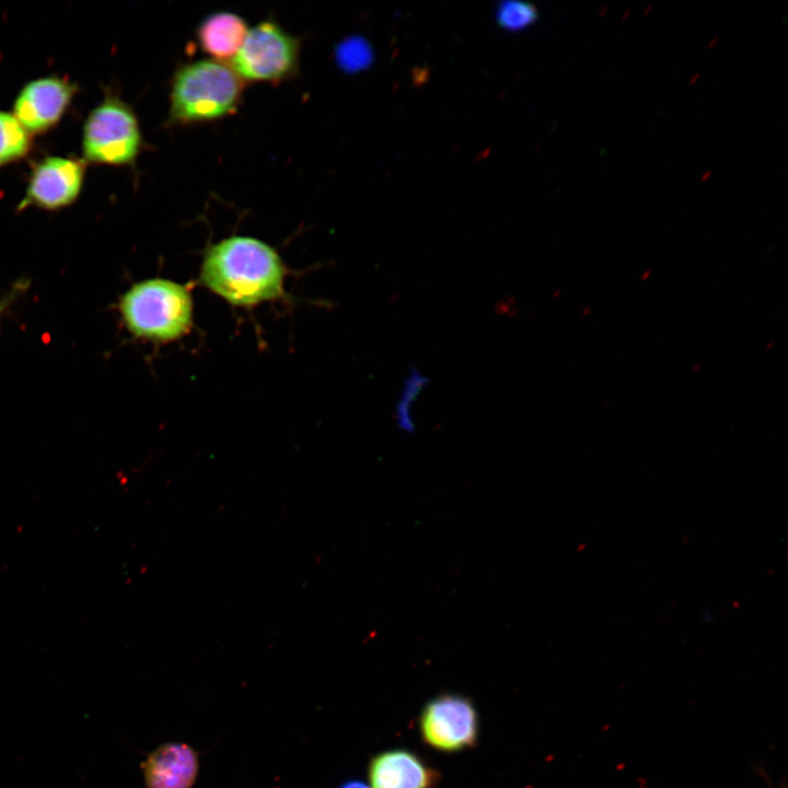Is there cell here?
<instances>
[{
    "instance_id": "1",
    "label": "cell",
    "mask_w": 788,
    "mask_h": 788,
    "mask_svg": "<svg viewBox=\"0 0 788 788\" xmlns=\"http://www.w3.org/2000/svg\"><path fill=\"white\" fill-rule=\"evenodd\" d=\"M285 267L278 253L251 236L234 235L211 245L204 255V285L234 305H255L283 292Z\"/></svg>"
},
{
    "instance_id": "2",
    "label": "cell",
    "mask_w": 788,
    "mask_h": 788,
    "mask_svg": "<svg viewBox=\"0 0 788 788\" xmlns=\"http://www.w3.org/2000/svg\"><path fill=\"white\" fill-rule=\"evenodd\" d=\"M244 84L227 62L200 59L182 65L171 82L167 126L211 123L234 114Z\"/></svg>"
},
{
    "instance_id": "3",
    "label": "cell",
    "mask_w": 788,
    "mask_h": 788,
    "mask_svg": "<svg viewBox=\"0 0 788 788\" xmlns=\"http://www.w3.org/2000/svg\"><path fill=\"white\" fill-rule=\"evenodd\" d=\"M119 311L127 329L136 337L170 341L192 326L189 290L171 280L155 278L131 286L120 298Z\"/></svg>"
},
{
    "instance_id": "4",
    "label": "cell",
    "mask_w": 788,
    "mask_h": 788,
    "mask_svg": "<svg viewBox=\"0 0 788 788\" xmlns=\"http://www.w3.org/2000/svg\"><path fill=\"white\" fill-rule=\"evenodd\" d=\"M82 159L89 164L132 166L144 148L132 107L107 94L88 115L82 129Z\"/></svg>"
},
{
    "instance_id": "5",
    "label": "cell",
    "mask_w": 788,
    "mask_h": 788,
    "mask_svg": "<svg viewBox=\"0 0 788 788\" xmlns=\"http://www.w3.org/2000/svg\"><path fill=\"white\" fill-rule=\"evenodd\" d=\"M301 42L274 20L250 28L230 66L244 82L279 83L299 70Z\"/></svg>"
},
{
    "instance_id": "6",
    "label": "cell",
    "mask_w": 788,
    "mask_h": 788,
    "mask_svg": "<svg viewBox=\"0 0 788 788\" xmlns=\"http://www.w3.org/2000/svg\"><path fill=\"white\" fill-rule=\"evenodd\" d=\"M419 730L424 742L434 750L452 753L472 748L478 737L476 708L465 696L439 695L422 708Z\"/></svg>"
},
{
    "instance_id": "7",
    "label": "cell",
    "mask_w": 788,
    "mask_h": 788,
    "mask_svg": "<svg viewBox=\"0 0 788 788\" xmlns=\"http://www.w3.org/2000/svg\"><path fill=\"white\" fill-rule=\"evenodd\" d=\"M88 163L83 159L49 155L37 161L27 178L18 210L35 207L56 211L72 205L81 194Z\"/></svg>"
},
{
    "instance_id": "8",
    "label": "cell",
    "mask_w": 788,
    "mask_h": 788,
    "mask_svg": "<svg viewBox=\"0 0 788 788\" xmlns=\"http://www.w3.org/2000/svg\"><path fill=\"white\" fill-rule=\"evenodd\" d=\"M77 92L78 85L65 77L31 80L19 91L12 114L32 136L44 134L59 124Z\"/></svg>"
},
{
    "instance_id": "9",
    "label": "cell",
    "mask_w": 788,
    "mask_h": 788,
    "mask_svg": "<svg viewBox=\"0 0 788 788\" xmlns=\"http://www.w3.org/2000/svg\"><path fill=\"white\" fill-rule=\"evenodd\" d=\"M368 780L370 788H432L438 773L417 754L393 749L370 760Z\"/></svg>"
},
{
    "instance_id": "10",
    "label": "cell",
    "mask_w": 788,
    "mask_h": 788,
    "mask_svg": "<svg viewBox=\"0 0 788 788\" xmlns=\"http://www.w3.org/2000/svg\"><path fill=\"white\" fill-rule=\"evenodd\" d=\"M198 772V753L182 742L161 744L142 764L146 788H192Z\"/></svg>"
},
{
    "instance_id": "11",
    "label": "cell",
    "mask_w": 788,
    "mask_h": 788,
    "mask_svg": "<svg viewBox=\"0 0 788 788\" xmlns=\"http://www.w3.org/2000/svg\"><path fill=\"white\" fill-rule=\"evenodd\" d=\"M250 27L239 14L230 11L206 16L196 30L197 42L213 60L232 61L241 48Z\"/></svg>"
},
{
    "instance_id": "12",
    "label": "cell",
    "mask_w": 788,
    "mask_h": 788,
    "mask_svg": "<svg viewBox=\"0 0 788 788\" xmlns=\"http://www.w3.org/2000/svg\"><path fill=\"white\" fill-rule=\"evenodd\" d=\"M32 149V135L12 113L0 111V169L24 159Z\"/></svg>"
},
{
    "instance_id": "13",
    "label": "cell",
    "mask_w": 788,
    "mask_h": 788,
    "mask_svg": "<svg viewBox=\"0 0 788 788\" xmlns=\"http://www.w3.org/2000/svg\"><path fill=\"white\" fill-rule=\"evenodd\" d=\"M429 382V378L422 374L416 367L410 368L409 373L404 380L403 390L395 406V420L402 431L410 433L415 430L412 407Z\"/></svg>"
},
{
    "instance_id": "14",
    "label": "cell",
    "mask_w": 788,
    "mask_h": 788,
    "mask_svg": "<svg viewBox=\"0 0 788 788\" xmlns=\"http://www.w3.org/2000/svg\"><path fill=\"white\" fill-rule=\"evenodd\" d=\"M536 16L535 8L521 1L502 2L497 10L499 24L509 30L523 28L532 24Z\"/></svg>"
},
{
    "instance_id": "15",
    "label": "cell",
    "mask_w": 788,
    "mask_h": 788,
    "mask_svg": "<svg viewBox=\"0 0 788 788\" xmlns=\"http://www.w3.org/2000/svg\"><path fill=\"white\" fill-rule=\"evenodd\" d=\"M340 60L351 67H361L370 60V51L366 43L350 40L340 48Z\"/></svg>"
},
{
    "instance_id": "16",
    "label": "cell",
    "mask_w": 788,
    "mask_h": 788,
    "mask_svg": "<svg viewBox=\"0 0 788 788\" xmlns=\"http://www.w3.org/2000/svg\"><path fill=\"white\" fill-rule=\"evenodd\" d=\"M23 289H25V282L19 281L12 290L0 300V316L12 304Z\"/></svg>"
},
{
    "instance_id": "17",
    "label": "cell",
    "mask_w": 788,
    "mask_h": 788,
    "mask_svg": "<svg viewBox=\"0 0 788 788\" xmlns=\"http://www.w3.org/2000/svg\"><path fill=\"white\" fill-rule=\"evenodd\" d=\"M339 788H370L369 785H366L362 781L359 780H348L345 784H343Z\"/></svg>"
}]
</instances>
